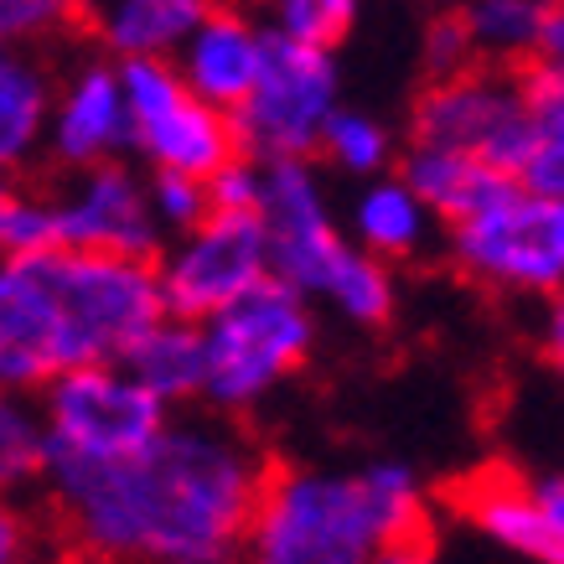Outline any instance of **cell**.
Returning a JSON list of instances; mask_svg holds the SVG:
<instances>
[{"instance_id": "1", "label": "cell", "mask_w": 564, "mask_h": 564, "mask_svg": "<svg viewBox=\"0 0 564 564\" xmlns=\"http://www.w3.org/2000/svg\"><path fill=\"white\" fill-rule=\"evenodd\" d=\"M270 477L239 420L187 410L130 462L52 456L42 492L88 564H239Z\"/></svg>"}, {"instance_id": "2", "label": "cell", "mask_w": 564, "mask_h": 564, "mask_svg": "<svg viewBox=\"0 0 564 564\" xmlns=\"http://www.w3.org/2000/svg\"><path fill=\"white\" fill-rule=\"evenodd\" d=\"M166 322L155 264L52 249L0 264V383L36 399L52 378L124 362Z\"/></svg>"}, {"instance_id": "3", "label": "cell", "mask_w": 564, "mask_h": 564, "mask_svg": "<svg viewBox=\"0 0 564 564\" xmlns=\"http://www.w3.org/2000/svg\"><path fill=\"white\" fill-rule=\"evenodd\" d=\"M430 533L410 462L274 466L239 564H368Z\"/></svg>"}, {"instance_id": "4", "label": "cell", "mask_w": 564, "mask_h": 564, "mask_svg": "<svg viewBox=\"0 0 564 564\" xmlns=\"http://www.w3.org/2000/svg\"><path fill=\"white\" fill-rule=\"evenodd\" d=\"M316 347V306L280 280H264L254 295L203 326L207 352V414L239 420L259 410L285 378L306 368Z\"/></svg>"}, {"instance_id": "5", "label": "cell", "mask_w": 564, "mask_h": 564, "mask_svg": "<svg viewBox=\"0 0 564 564\" xmlns=\"http://www.w3.org/2000/svg\"><path fill=\"white\" fill-rule=\"evenodd\" d=\"M445 259L497 295L554 301L564 291V197L513 187L441 234Z\"/></svg>"}, {"instance_id": "6", "label": "cell", "mask_w": 564, "mask_h": 564, "mask_svg": "<svg viewBox=\"0 0 564 564\" xmlns=\"http://www.w3.org/2000/svg\"><path fill=\"white\" fill-rule=\"evenodd\" d=\"M404 140L477 155L492 172L523 176L533 145L529 73L477 63V68L456 73V78H430L410 104Z\"/></svg>"}, {"instance_id": "7", "label": "cell", "mask_w": 564, "mask_h": 564, "mask_svg": "<svg viewBox=\"0 0 564 564\" xmlns=\"http://www.w3.org/2000/svg\"><path fill=\"white\" fill-rule=\"evenodd\" d=\"M343 109V63L337 52L291 42L270 26L264 36V73L254 99L234 115L239 151L280 166V161H311L322 155V140Z\"/></svg>"}, {"instance_id": "8", "label": "cell", "mask_w": 564, "mask_h": 564, "mask_svg": "<svg viewBox=\"0 0 564 564\" xmlns=\"http://www.w3.org/2000/svg\"><path fill=\"white\" fill-rule=\"evenodd\" d=\"M36 404L52 430V456H63V462H130L172 425V410L124 362L52 378L36 393Z\"/></svg>"}, {"instance_id": "9", "label": "cell", "mask_w": 564, "mask_h": 564, "mask_svg": "<svg viewBox=\"0 0 564 564\" xmlns=\"http://www.w3.org/2000/svg\"><path fill=\"white\" fill-rule=\"evenodd\" d=\"M166 316L207 326L270 280V239L254 213H213L203 228L172 239L155 259Z\"/></svg>"}, {"instance_id": "10", "label": "cell", "mask_w": 564, "mask_h": 564, "mask_svg": "<svg viewBox=\"0 0 564 564\" xmlns=\"http://www.w3.org/2000/svg\"><path fill=\"white\" fill-rule=\"evenodd\" d=\"M120 73L135 120V155L151 172L213 182L234 155H243L234 120L197 99L172 63H120Z\"/></svg>"}, {"instance_id": "11", "label": "cell", "mask_w": 564, "mask_h": 564, "mask_svg": "<svg viewBox=\"0 0 564 564\" xmlns=\"http://www.w3.org/2000/svg\"><path fill=\"white\" fill-rule=\"evenodd\" d=\"M259 223H264V239H270V280L291 285L306 301H322L332 274L358 249L347 239L343 213L332 207V192H326L316 161L264 166Z\"/></svg>"}, {"instance_id": "12", "label": "cell", "mask_w": 564, "mask_h": 564, "mask_svg": "<svg viewBox=\"0 0 564 564\" xmlns=\"http://www.w3.org/2000/svg\"><path fill=\"white\" fill-rule=\"evenodd\" d=\"M135 155V120L124 99V73L104 52H78L57 73V115H52L47 161L68 176L115 166Z\"/></svg>"}, {"instance_id": "13", "label": "cell", "mask_w": 564, "mask_h": 564, "mask_svg": "<svg viewBox=\"0 0 564 564\" xmlns=\"http://www.w3.org/2000/svg\"><path fill=\"white\" fill-rule=\"evenodd\" d=\"M57 213H63V249L140 259V264H155L166 249V234L151 213V176H140L130 161L68 176L57 187Z\"/></svg>"}, {"instance_id": "14", "label": "cell", "mask_w": 564, "mask_h": 564, "mask_svg": "<svg viewBox=\"0 0 564 564\" xmlns=\"http://www.w3.org/2000/svg\"><path fill=\"white\" fill-rule=\"evenodd\" d=\"M264 36H270V21H254L249 11H234V6H207V17L197 21V32L182 42V52L172 57V68L182 73V84H187L197 99L223 109V115L234 120L259 88Z\"/></svg>"}, {"instance_id": "15", "label": "cell", "mask_w": 564, "mask_h": 564, "mask_svg": "<svg viewBox=\"0 0 564 564\" xmlns=\"http://www.w3.org/2000/svg\"><path fill=\"white\" fill-rule=\"evenodd\" d=\"M456 513L502 554L523 564H554V533H549L539 487L513 477L508 466H487L477 477H466L456 487Z\"/></svg>"}, {"instance_id": "16", "label": "cell", "mask_w": 564, "mask_h": 564, "mask_svg": "<svg viewBox=\"0 0 564 564\" xmlns=\"http://www.w3.org/2000/svg\"><path fill=\"white\" fill-rule=\"evenodd\" d=\"M203 17V0H94L84 26L94 52L115 63H172Z\"/></svg>"}, {"instance_id": "17", "label": "cell", "mask_w": 564, "mask_h": 564, "mask_svg": "<svg viewBox=\"0 0 564 564\" xmlns=\"http://www.w3.org/2000/svg\"><path fill=\"white\" fill-rule=\"evenodd\" d=\"M343 223H347V239L358 243L362 254L383 259V264L420 259L430 249V239H435V228H441V218L420 203V192L399 172L352 187V197L343 207Z\"/></svg>"}, {"instance_id": "18", "label": "cell", "mask_w": 564, "mask_h": 564, "mask_svg": "<svg viewBox=\"0 0 564 564\" xmlns=\"http://www.w3.org/2000/svg\"><path fill=\"white\" fill-rule=\"evenodd\" d=\"M52 115H57V73L42 52H0V166L21 172L47 155Z\"/></svg>"}, {"instance_id": "19", "label": "cell", "mask_w": 564, "mask_h": 564, "mask_svg": "<svg viewBox=\"0 0 564 564\" xmlns=\"http://www.w3.org/2000/svg\"><path fill=\"white\" fill-rule=\"evenodd\" d=\"M399 176L420 192V203L441 218V228L466 223L471 213L497 203V197L518 182V176L492 172L477 155L441 151V145H410V140H404V155H399Z\"/></svg>"}, {"instance_id": "20", "label": "cell", "mask_w": 564, "mask_h": 564, "mask_svg": "<svg viewBox=\"0 0 564 564\" xmlns=\"http://www.w3.org/2000/svg\"><path fill=\"white\" fill-rule=\"evenodd\" d=\"M124 368H130L172 414H187V404H203V389H207L203 326L176 322V316L155 322L135 343V352L124 358Z\"/></svg>"}, {"instance_id": "21", "label": "cell", "mask_w": 564, "mask_h": 564, "mask_svg": "<svg viewBox=\"0 0 564 564\" xmlns=\"http://www.w3.org/2000/svg\"><path fill=\"white\" fill-rule=\"evenodd\" d=\"M549 11L554 6H544V0H471V6H462L477 63L529 73L544 52Z\"/></svg>"}, {"instance_id": "22", "label": "cell", "mask_w": 564, "mask_h": 564, "mask_svg": "<svg viewBox=\"0 0 564 564\" xmlns=\"http://www.w3.org/2000/svg\"><path fill=\"white\" fill-rule=\"evenodd\" d=\"M322 155H326V166H332V172L352 176V182L362 187V182H378V176L399 172L404 145H399V135L378 120L373 109L343 104V109H337V120H332V130H326V140H322Z\"/></svg>"}, {"instance_id": "23", "label": "cell", "mask_w": 564, "mask_h": 564, "mask_svg": "<svg viewBox=\"0 0 564 564\" xmlns=\"http://www.w3.org/2000/svg\"><path fill=\"white\" fill-rule=\"evenodd\" d=\"M529 104H533V145L523 166V187L564 197V73L529 68Z\"/></svg>"}, {"instance_id": "24", "label": "cell", "mask_w": 564, "mask_h": 564, "mask_svg": "<svg viewBox=\"0 0 564 564\" xmlns=\"http://www.w3.org/2000/svg\"><path fill=\"white\" fill-rule=\"evenodd\" d=\"M47 466L52 430L42 420V404L21 399V393H6V404H0V477H6V487L47 481Z\"/></svg>"}, {"instance_id": "25", "label": "cell", "mask_w": 564, "mask_h": 564, "mask_svg": "<svg viewBox=\"0 0 564 564\" xmlns=\"http://www.w3.org/2000/svg\"><path fill=\"white\" fill-rule=\"evenodd\" d=\"M0 249H6V259H36L63 249L57 192H42V187L0 192Z\"/></svg>"}, {"instance_id": "26", "label": "cell", "mask_w": 564, "mask_h": 564, "mask_svg": "<svg viewBox=\"0 0 564 564\" xmlns=\"http://www.w3.org/2000/svg\"><path fill=\"white\" fill-rule=\"evenodd\" d=\"M270 26L280 36H291V42L337 52L343 36L358 26V6L352 0H280L270 11Z\"/></svg>"}, {"instance_id": "27", "label": "cell", "mask_w": 564, "mask_h": 564, "mask_svg": "<svg viewBox=\"0 0 564 564\" xmlns=\"http://www.w3.org/2000/svg\"><path fill=\"white\" fill-rule=\"evenodd\" d=\"M151 213L161 223L166 243L203 228L213 218V197H207V182L197 176H176V172H151Z\"/></svg>"}, {"instance_id": "28", "label": "cell", "mask_w": 564, "mask_h": 564, "mask_svg": "<svg viewBox=\"0 0 564 564\" xmlns=\"http://www.w3.org/2000/svg\"><path fill=\"white\" fill-rule=\"evenodd\" d=\"M73 26V6L63 0H6L0 6V36L6 47L42 52L52 36H63Z\"/></svg>"}, {"instance_id": "29", "label": "cell", "mask_w": 564, "mask_h": 564, "mask_svg": "<svg viewBox=\"0 0 564 564\" xmlns=\"http://www.w3.org/2000/svg\"><path fill=\"white\" fill-rule=\"evenodd\" d=\"M420 57H425L430 78H456V73L477 68V47H471V32H466L462 11H435L420 32Z\"/></svg>"}, {"instance_id": "30", "label": "cell", "mask_w": 564, "mask_h": 564, "mask_svg": "<svg viewBox=\"0 0 564 564\" xmlns=\"http://www.w3.org/2000/svg\"><path fill=\"white\" fill-rule=\"evenodd\" d=\"M213 213H254L259 218V197H264V161L254 155H234L213 182H207Z\"/></svg>"}, {"instance_id": "31", "label": "cell", "mask_w": 564, "mask_h": 564, "mask_svg": "<svg viewBox=\"0 0 564 564\" xmlns=\"http://www.w3.org/2000/svg\"><path fill=\"white\" fill-rule=\"evenodd\" d=\"M533 487H539L549 533H554V564H564V471H544V477H533Z\"/></svg>"}, {"instance_id": "32", "label": "cell", "mask_w": 564, "mask_h": 564, "mask_svg": "<svg viewBox=\"0 0 564 564\" xmlns=\"http://www.w3.org/2000/svg\"><path fill=\"white\" fill-rule=\"evenodd\" d=\"M539 347L554 362V373H564V291L554 301H544V311H539Z\"/></svg>"}, {"instance_id": "33", "label": "cell", "mask_w": 564, "mask_h": 564, "mask_svg": "<svg viewBox=\"0 0 564 564\" xmlns=\"http://www.w3.org/2000/svg\"><path fill=\"white\" fill-rule=\"evenodd\" d=\"M0 564H42L32 549V529L17 513L0 518Z\"/></svg>"}, {"instance_id": "34", "label": "cell", "mask_w": 564, "mask_h": 564, "mask_svg": "<svg viewBox=\"0 0 564 564\" xmlns=\"http://www.w3.org/2000/svg\"><path fill=\"white\" fill-rule=\"evenodd\" d=\"M533 68H554L564 73V6L549 11V32H544V52H539V63Z\"/></svg>"}, {"instance_id": "35", "label": "cell", "mask_w": 564, "mask_h": 564, "mask_svg": "<svg viewBox=\"0 0 564 564\" xmlns=\"http://www.w3.org/2000/svg\"><path fill=\"white\" fill-rule=\"evenodd\" d=\"M368 564H441L435 560V544L430 539H410V544H393L383 554H373Z\"/></svg>"}]
</instances>
